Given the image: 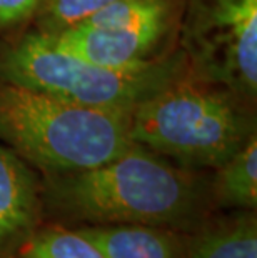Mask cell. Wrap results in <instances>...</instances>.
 Masks as SVG:
<instances>
[{
    "label": "cell",
    "instance_id": "1",
    "mask_svg": "<svg viewBox=\"0 0 257 258\" xmlns=\"http://www.w3.org/2000/svg\"><path fill=\"white\" fill-rule=\"evenodd\" d=\"M40 177L43 223H135L195 232L217 213L209 170L180 167L135 142L102 165Z\"/></svg>",
    "mask_w": 257,
    "mask_h": 258
},
{
    "label": "cell",
    "instance_id": "2",
    "mask_svg": "<svg viewBox=\"0 0 257 258\" xmlns=\"http://www.w3.org/2000/svg\"><path fill=\"white\" fill-rule=\"evenodd\" d=\"M257 135L255 103L184 74L132 110L130 139L180 167L214 170Z\"/></svg>",
    "mask_w": 257,
    "mask_h": 258
},
{
    "label": "cell",
    "instance_id": "3",
    "mask_svg": "<svg viewBox=\"0 0 257 258\" xmlns=\"http://www.w3.org/2000/svg\"><path fill=\"white\" fill-rule=\"evenodd\" d=\"M132 110L97 108L0 79V142L40 173L102 165L127 150Z\"/></svg>",
    "mask_w": 257,
    "mask_h": 258
},
{
    "label": "cell",
    "instance_id": "4",
    "mask_svg": "<svg viewBox=\"0 0 257 258\" xmlns=\"http://www.w3.org/2000/svg\"><path fill=\"white\" fill-rule=\"evenodd\" d=\"M185 69L180 50L152 67L117 70L60 48L32 29L0 37V79L85 107L134 110Z\"/></svg>",
    "mask_w": 257,
    "mask_h": 258
},
{
    "label": "cell",
    "instance_id": "5",
    "mask_svg": "<svg viewBox=\"0 0 257 258\" xmlns=\"http://www.w3.org/2000/svg\"><path fill=\"white\" fill-rule=\"evenodd\" d=\"M185 4L187 0H116L72 29L47 38L102 67H152L179 50Z\"/></svg>",
    "mask_w": 257,
    "mask_h": 258
},
{
    "label": "cell",
    "instance_id": "6",
    "mask_svg": "<svg viewBox=\"0 0 257 258\" xmlns=\"http://www.w3.org/2000/svg\"><path fill=\"white\" fill-rule=\"evenodd\" d=\"M179 50L190 75L257 103V0H187Z\"/></svg>",
    "mask_w": 257,
    "mask_h": 258
},
{
    "label": "cell",
    "instance_id": "7",
    "mask_svg": "<svg viewBox=\"0 0 257 258\" xmlns=\"http://www.w3.org/2000/svg\"><path fill=\"white\" fill-rule=\"evenodd\" d=\"M42 177L7 145H0V258H19L43 223Z\"/></svg>",
    "mask_w": 257,
    "mask_h": 258
},
{
    "label": "cell",
    "instance_id": "8",
    "mask_svg": "<svg viewBox=\"0 0 257 258\" xmlns=\"http://www.w3.org/2000/svg\"><path fill=\"white\" fill-rule=\"evenodd\" d=\"M92 240L107 258H187L190 233L135 223L72 227Z\"/></svg>",
    "mask_w": 257,
    "mask_h": 258
},
{
    "label": "cell",
    "instance_id": "9",
    "mask_svg": "<svg viewBox=\"0 0 257 258\" xmlns=\"http://www.w3.org/2000/svg\"><path fill=\"white\" fill-rule=\"evenodd\" d=\"M187 258H257L255 210L214 213L190 233Z\"/></svg>",
    "mask_w": 257,
    "mask_h": 258
},
{
    "label": "cell",
    "instance_id": "10",
    "mask_svg": "<svg viewBox=\"0 0 257 258\" xmlns=\"http://www.w3.org/2000/svg\"><path fill=\"white\" fill-rule=\"evenodd\" d=\"M211 199L216 212L255 210L257 135L211 173Z\"/></svg>",
    "mask_w": 257,
    "mask_h": 258
},
{
    "label": "cell",
    "instance_id": "11",
    "mask_svg": "<svg viewBox=\"0 0 257 258\" xmlns=\"http://www.w3.org/2000/svg\"><path fill=\"white\" fill-rule=\"evenodd\" d=\"M19 258H107L94 241L79 230L57 223H42L20 251Z\"/></svg>",
    "mask_w": 257,
    "mask_h": 258
},
{
    "label": "cell",
    "instance_id": "12",
    "mask_svg": "<svg viewBox=\"0 0 257 258\" xmlns=\"http://www.w3.org/2000/svg\"><path fill=\"white\" fill-rule=\"evenodd\" d=\"M116 0H42L29 29L45 37L72 29Z\"/></svg>",
    "mask_w": 257,
    "mask_h": 258
},
{
    "label": "cell",
    "instance_id": "13",
    "mask_svg": "<svg viewBox=\"0 0 257 258\" xmlns=\"http://www.w3.org/2000/svg\"><path fill=\"white\" fill-rule=\"evenodd\" d=\"M42 0H0V37H14L34 22Z\"/></svg>",
    "mask_w": 257,
    "mask_h": 258
}]
</instances>
